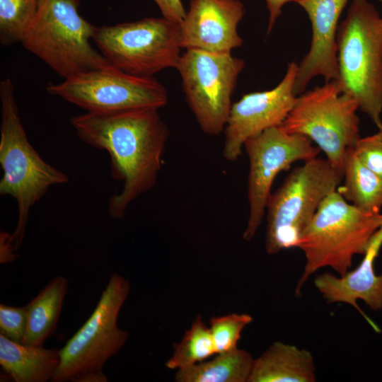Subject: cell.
<instances>
[{
    "mask_svg": "<svg viewBox=\"0 0 382 382\" xmlns=\"http://www.w3.org/2000/svg\"><path fill=\"white\" fill-rule=\"evenodd\" d=\"M93 41L112 66L138 76L175 68L181 55L180 24L163 17L97 27Z\"/></svg>",
    "mask_w": 382,
    "mask_h": 382,
    "instance_id": "ba28073f",
    "label": "cell"
},
{
    "mask_svg": "<svg viewBox=\"0 0 382 382\" xmlns=\"http://www.w3.org/2000/svg\"><path fill=\"white\" fill-rule=\"evenodd\" d=\"M313 357L295 345L275 342L254 359L248 382H314Z\"/></svg>",
    "mask_w": 382,
    "mask_h": 382,
    "instance_id": "e0dca14e",
    "label": "cell"
},
{
    "mask_svg": "<svg viewBox=\"0 0 382 382\" xmlns=\"http://www.w3.org/2000/svg\"><path fill=\"white\" fill-rule=\"evenodd\" d=\"M47 91L91 113L158 110L168 102L166 88L154 76L132 75L112 65L50 84Z\"/></svg>",
    "mask_w": 382,
    "mask_h": 382,
    "instance_id": "8fae6325",
    "label": "cell"
},
{
    "mask_svg": "<svg viewBox=\"0 0 382 382\" xmlns=\"http://www.w3.org/2000/svg\"><path fill=\"white\" fill-rule=\"evenodd\" d=\"M342 178L327 158L318 157L289 173L267 200L265 248L269 255L297 248L320 204L337 190Z\"/></svg>",
    "mask_w": 382,
    "mask_h": 382,
    "instance_id": "8992f818",
    "label": "cell"
},
{
    "mask_svg": "<svg viewBox=\"0 0 382 382\" xmlns=\"http://www.w3.org/2000/svg\"><path fill=\"white\" fill-rule=\"evenodd\" d=\"M253 321L246 313H231L213 317L209 321V330L216 354L237 348L243 330Z\"/></svg>",
    "mask_w": 382,
    "mask_h": 382,
    "instance_id": "cb8c5ba5",
    "label": "cell"
},
{
    "mask_svg": "<svg viewBox=\"0 0 382 382\" xmlns=\"http://www.w3.org/2000/svg\"><path fill=\"white\" fill-rule=\"evenodd\" d=\"M79 0H40L21 40L64 79L111 66L92 46L96 26L79 13Z\"/></svg>",
    "mask_w": 382,
    "mask_h": 382,
    "instance_id": "5b68a950",
    "label": "cell"
},
{
    "mask_svg": "<svg viewBox=\"0 0 382 382\" xmlns=\"http://www.w3.org/2000/svg\"><path fill=\"white\" fill-rule=\"evenodd\" d=\"M382 247V226L371 238L364 258L353 271L336 277L330 273L316 276L314 285L328 303H345L357 309L376 331L379 328L358 306L362 300L371 309L382 308V273L376 274L374 262Z\"/></svg>",
    "mask_w": 382,
    "mask_h": 382,
    "instance_id": "2e32d148",
    "label": "cell"
},
{
    "mask_svg": "<svg viewBox=\"0 0 382 382\" xmlns=\"http://www.w3.org/2000/svg\"><path fill=\"white\" fill-rule=\"evenodd\" d=\"M70 122L81 141L108 153L111 175L122 187L110 197L108 211L122 219L129 204L156 184L169 137L166 124L154 108L86 112Z\"/></svg>",
    "mask_w": 382,
    "mask_h": 382,
    "instance_id": "6da1fadb",
    "label": "cell"
},
{
    "mask_svg": "<svg viewBox=\"0 0 382 382\" xmlns=\"http://www.w3.org/2000/svg\"><path fill=\"white\" fill-rule=\"evenodd\" d=\"M216 354L209 328L197 316L180 342L173 344V352L166 362L170 369H183Z\"/></svg>",
    "mask_w": 382,
    "mask_h": 382,
    "instance_id": "7402d4cb",
    "label": "cell"
},
{
    "mask_svg": "<svg viewBox=\"0 0 382 382\" xmlns=\"http://www.w3.org/2000/svg\"><path fill=\"white\" fill-rule=\"evenodd\" d=\"M350 149L366 167L382 178V129L359 137Z\"/></svg>",
    "mask_w": 382,
    "mask_h": 382,
    "instance_id": "d4e9b609",
    "label": "cell"
},
{
    "mask_svg": "<svg viewBox=\"0 0 382 382\" xmlns=\"http://www.w3.org/2000/svg\"><path fill=\"white\" fill-rule=\"evenodd\" d=\"M59 362V350L17 343L0 335V364L16 382L51 381Z\"/></svg>",
    "mask_w": 382,
    "mask_h": 382,
    "instance_id": "ac0fdd59",
    "label": "cell"
},
{
    "mask_svg": "<svg viewBox=\"0 0 382 382\" xmlns=\"http://www.w3.org/2000/svg\"><path fill=\"white\" fill-rule=\"evenodd\" d=\"M158 6L163 17L180 23L186 14L181 0H153Z\"/></svg>",
    "mask_w": 382,
    "mask_h": 382,
    "instance_id": "4316f807",
    "label": "cell"
},
{
    "mask_svg": "<svg viewBox=\"0 0 382 382\" xmlns=\"http://www.w3.org/2000/svg\"><path fill=\"white\" fill-rule=\"evenodd\" d=\"M358 109L354 98L330 81L299 94L279 127L309 138L343 175L345 154L360 137Z\"/></svg>",
    "mask_w": 382,
    "mask_h": 382,
    "instance_id": "52a82bcc",
    "label": "cell"
},
{
    "mask_svg": "<svg viewBox=\"0 0 382 382\" xmlns=\"http://www.w3.org/2000/svg\"><path fill=\"white\" fill-rule=\"evenodd\" d=\"M348 1H297L311 21L312 38L308 52L298 64L294 84L296 95L305 91L316 76L323 77L325 82L337 80V34L340 17Z\"/></svg>",
    "mask_w": 382,
    "mask_h": 382,
    "instance_id": "9a60e30c",
    "label": "cell"
},
{
    "mask_svg": "<svg viewBox=\"0 0 382 382\" xmlns=\"http://www.w3.org/2000/svg\"><path fill=\"white\" fill-rule=\"evenodd\" d=\"M344 183L337 191L350 204L368 213H381L382 178L366 167L347 149L343 160Z\"/></svg>",
    "mask_w": 382,
    "mask_h": 382,
    "instance_id": "ffe728a7",
    "label": "cell"
},
{
    "mask_svg": "<svg viewBox=\"0 0 382 382\" xmlns=\"http://www.w3.org/2000/svg\"><path fill=\"white\" fill-rule=\"evenodd\" d=\"M297 70L295 62L289 63L285 75L275 87L246 93L232 104L224 129V159L236 161L248 139L284 121L296 100L294 84Z\"/></svg>",
    "mask_w": 382,
    "mask_h": 382,
    "instance_id": "4fadbf2b",
    "label": "cell"
},
{
    "mask_svg": "<svg viewBox=\"0 0 382 382\" xmlns=\"http://www.w3.org/2000/svg\"><path fill=\"white\" fill-rule=\"evenodd\" d=\"M107 378L102 371H88L73 378L74 382H106Z\"/></svg>",
    "mask_w": 382,
    "mask_h": 382,
    "instance_id": "f1b7e54d",
    "label": "cell"
},
{
    "mask_svg": "<svg viewBox=\"0 0 382 382\" xmlns=\"http://www.w3.org/2000/svg\"><path fill=\"white\" fill-rule=\"evenodd\" d=\"M1 122L0 195L14 198L18 221L13 233L1 232L0 239L15 251L23 243L30 210L53 185L66 183L65 173L45 162L30 144L19 116L11 80L0 82Z\"/></svg>",
    "mask_w": 382,
    "mask_h": 382,
    "instance_id": "7a4b0ae2",
    "label": "cell"
},
{
    "mask_svg": "<svg viewBox=\"0 0 382 382\" xmlns=\"http://www.w3.org/2000/svg\"><path fill=\"white\" fill-rule=\"evenodd\" d=\"M243 146L249 158V216L243 237L248 241L262 224L277 175L296 161L317 157L320 149L307 137L288 133L279 126L248 139Z\"/></svg>",
    "mask_w": 382,
    "mask_h": 382,
    "instance_id": "7c38bea8",
    "label": "cell"
},
{
    "mask_svg": "<svg viewBox=\"0 0 382 382\" xmlns=\"http://www.w3.org/2000/svg\"><path fill=\"white\" fill-rule=\"evenodd\" d=\"M244 13L239 0H191L180 23L182 49L231 52L243 42L238 25Z\"/></svg>",
    "mask_w": 382,
    "mask_h": 382,
    "instance_id": "5bb4252c",
    "label": "cell"
},
{
    "mask_svg": "<svg viewBox=\"0 0 382 382\" xmlns=\"http://www.w3.org/2000/svg\"><path fill=\"white\" fill-rule=\"evenodd\" d=\"M245 62L231 52L188 49L176 69L186 102L200 129L208 135L221 134L231 109V96Z\"/></svg>",
    "mask_w": 382,
    "mask_h": 382,
    "instance_id": "9c48e42d",
    "label": "cell"
},
{
    "mask_svg": "<svg viewBox=\"0 0 382 382\" xmlns=\"http://www.w3.org/2000/svg\"><path fill=\"white\" fill-rule=\"evenodd\" d=\"M27 330L26 307L0 305L1 334L9 340L23 344Z\"/></svg>",
    "mask_w": 382,
    "mask_h": 382,
    "instance_id": "484cf974",
    "label": "cell"
},
{
    "mask_svg": "<svg viewBox=\"0 0 382 382\" xmlns=\"http://www.w3.org/2000/svg\"><path fill=\"white\" fill-rule=\"evenodd\" d=\"M129 290L124 277L110 276L91 316L59 349V365L51 381H71L81 374L102 371L105 361L120 350L129 332L120 329L117 320Z\"/></svg>",
    "mask_w": 382,
    "mask_h": 382,
    "instance_id": "30bf717a",
    "label": "cell"
},
{
    "mask_svg": "<svg viewBox=\"0 0 382 382\" xmlns=\"http://www.w3.org/2000/svg\"><path fill=\"white\" fill-rule=\"evenodd\" d=\"M269 11V21L267 26V34H270L274 25L282 13L283 6L289 2H297L298 0H265Z\"/></svg>",
    "mask_w": 382,
    "mask_h": 382,
    "instance_id": "83f0119b",
    "label": "cell"
},
{
    "mask_svg": "<svg viewBox=\"0 0 382 382\" xmlns=\"http://www.w3.org/2000/svg\"><path fill=\"white\" fill-rule=\"evenodd\" d=\"M340 90L382 129V16L368 0H352L337 34Z\"/></svg>",
    "mask_w": 382,
    "mask_h": 382,
    "instance_id": "3957f363",
    "label": "cell"
},
{
    "mask_svg": "<svg viewBox=\"0 0 382 382\" xmlns=\"http://www.w3.org/2000/svg\"><path fill=\"white\" fill-rule=\"evenodd\" d=\"M40 0H0V42H21L33 21Z\"/></svg>",
    "mask_w": 382,
    "mask_h": 382,
    "instance_id": "603a6c76",
    "label": "cell"
},
{
    "mask_svg": "<svg viewBox=\"0 0 382 382\" xmlns=\"http://www.w3.org/2000/svg\"><path fill=\"white\" fill-rule=\"evenodd\" d=\"M209 361L178 370V382H248L254 359L246 350L238 347L216 354Z\"/></svg>",
    "mask_w": 382,
    "mask_h": 382,
    "instance_id": "44dd1931",
    "label": "cell"
},
{
    "mask_svg": "<svg viewBox=\"0 0 382 382\" xmlns=\"http://www.w3.org/2000/svg\"><path fill=\"white\" fill-rule=\"evenodd\" d=\"M67 289V279L56 277L25 306L27 330L24 345L42 346L54 332Z\"/></svg>",
    "mask_w": 382,
    "mask_h": 382,
    "instance_id": "d6986e66",
    "label": "cell"
},
{
    "mask_svg": "<svg viewBox=\"0 0 382 382\" xmlns=\"http://www.w3.org/2000/svg\"><path fill=\"white\" fill-rule=\"evenodd\" d=\"M382 226V214L362 211L349 203L337 191L321 202L303 232L297 248L306 263L295 294L299 295L307 279L320 268L329 267L340 276L345 274L355 255H364L369 242Z\"/></svg>",
    "mask_w": 382,
    "mask_h": 382,
    "instance_id": "277c9868",
    "label": "cell"
}]
</instances>
